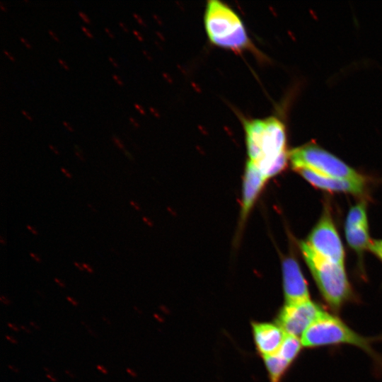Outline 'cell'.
Wrapping results in <instances>:
<instances>
[{"label": "cell", "instance_id": "obj_1", "mask_svg": "<svg viewBox=\"0 0 382 382\" xmlns=\"http://www.w3.org/2000/svg\"><path fill=\"white\" fill-rule=\"evenodd\" d=\"M249 161L269 178L284 169L289 159L284 123L276 117L244 121Z\"/></svg>", "mask_w": 382, "mask_h": 382}, {"label": "cell", "instance_id": "obj_2", "mask_svg": "<svg viewBox=\"0 0 382 382\" xmlns=\"http://www.w3.org/2000/svg\"><path fill=\"white\" fill-rule=\"evenodd\" d=\"M204 23L208 38L213 45L237 52L253 48L243 21L224 2L207 1Z\"/></svg>", "mask_w": 382, "mask_h": 382}, {"label": "cell", "instance_id": "obj_3", "mask_svg": "<svg viewBox=\"0 0 382 382\" xmlns=\"http://www.w3.org/2000/svg\"><path fill=\"white\" fill-rule=\"evenodd\" d=\"M299 246L323 298L332 309L338 310L351 296V287L344 265L324 257L306 241H301Z\"/></svg>", "mask_w": 382, "mask_h": 382}, {"label": "cell", "instance_id": "obj_4", "mask_svg": "<svg viewBox=\"0 0 382 382\" xmlns=\"http://www.w3.org/2000/svg\"><path fill=\"white\" fill-rule=\"evenodd\" d=\"M289 159L294 170L307 168L327 176L352 180H364L340 158L314 144L292 149Z\"/></svg>", "mask_w": 382, "mask_h": 382}, {"label": "cell", "instance_id": "obj_5", "mask_svg": "<svg viewBox=\"0 0 382 382\" xmlns=\"http://www.w3.org/2000/svg\"><path fill=\"white\" fill-rule=\"evenodd\" d=\"M306 347L350 344L370 352L369 341L354 332L339 318L324 312L302 335Z\"/></svg>", "mask_w": 382, "mask_h": 382}, {"label": "cell", "instance_id": "obj_6", "mask_svg": "<svg viewBox=\"0 0 382 382\" xmlns=\"http://www.w3.org/2000/svg\"><path fill=\"white\" fill-rule=\"evenodd\" d=\"M317 253L328 260L344 265L345 252L330 211L325 209L306 241Z\"/></svg>", "mask_w": 382, "mask_h": 382}, {"label": "cell", "instance_id": "obj_7", "mask_svg": "<svg viewBox=\"0 0 382 382\" xmlns=\"http://www.w3.org/2000/svg\"><path fill=\"white\" fill-rule=\"evenodd\" d=\"M324 312L311 300L286 303L279 313L277 322L284 332L297 337L302 335Z\"/></svg>", "mask_w": 382, "mask_h": 382}, {"label": "cell", "instance_id": "obj_8", "mask_svg": "<svg viewBox=\"0 0 382 382\" xmlns=\"http://www.w3.org/2000/svg\"><path fill=\"white\" fill-rule=\"evenodd\" d=\"M283 288L286 303L310 300L306 282L297 261L288 257L282 261Z\"/></svg>", "mask_w": 382, "mask_h": 382}, {"label": "cell", "instance_id": "obj_9", "mask_svg": "<svg viewBox=\"0 0 382 382\" xmlns=\"http://www.w3.org/2000/svg\"><path fill=\"white\" fill-rule=\"evenodd\" d=\"M296 170L313 186L323 190L349 192L354 195H361L364 190V180H352L336 178L307 168H299Z\"/></svg>", "mask_w": 382, "mask_h": 382}, {"label": "cell", "instance_id": "obj_10", "mask_svg": "<svg viewBox=\"0 0 382 382\" xmlns=\"http://www.w3.org/2000/svg\"><path fill=\"white\" fill-rule=\"evenodd\" d=\"M267 180L252 162L246 163L243 183L241 218L245 221Z\"/></svg>", "mask_w": 382, "mask_h": 382}, {"label": "cell", "instance_id": "obj_11", "mask_svg": "<svg viewBox=\"0 0 382 382\" xmlns=\"http://www.w3.org/2000/svg\"><path fill=\"white\" fill-rule=\"evenodd\" d=\"M255 342L258 352L267 357L276 354L284 339V330L272 323H253Z\"/></svg>", "mask_w": 382, "mask_h": 382}, {"label": "cell", "instance_id": "obj_12", "mask_svg": "<svg viewBox=\"0 0 382 382\" xmlns=\"http://www.w3.org/2000/svg\"><path fill=\"white\" fill-rule=\"evenodd\" d=\"M345 234L348 244L358 253L369 248L370 244L368 226H345Z\"/></svg>", "mask_w": 382, "mask_h": 382}, {"label": "cell", "instance_id": "obj_13", "mask_svg": "<svg viewBox=\"0 0 382 382\" xmlns=\"http://www.w3.org/2000/svg\"><path fill=\"white\" fill-rule=\"evenodd\" d=\"M265 362L271 382H279L290 364L277 353L265 357Z\"/></svg>", "mask_w": 382, "mask_h": 382}, {"label": "cell", "instance_id": "obj_14", "mask_svg": "<svg viewBox=\"0 0 382 382\" xmlns=\"http://www.w3.org/2000/svg\"><path fill=\"white\" fill-rule=\"evenodd\" d=\"M301 346L300 340L297 337L288 335L284 337L277 353L291 363L300 352Z\"/></svg>", "mask_w": 382, "mask_h": 382}, {"label": "cell", "instance_id": "obj_15", "mask_svg": "<svg viewBox=\"0 0 382 382\" xmlns=\"http://www.w3.org/2000/svg\"><path fill=\"white\" fill-rule=\"evenodd\" d=\"M368 226L366 207L364 201L352 207L347 214L345 226Z\"/></svg>", "mask_w": 382, "mask_h": 382}, {"label": "cell", "instance_id": "obj_16", "mask_svg": "<svg viewBox=\"0 0 382 382\" xmlns=\"http://www.w3.org/2000/svg\"><path fill=\"white\" fill-rule=\"evenodd\" d=\"M369 248L382 260V240L371 241Z\"/></svg>", "mask_w": 382, "mask_h": 382}, {"label": "cell", "instance_id": "obj_17", "mask_svg": "<svg viewBox=\"0 0 382 382\" xmlns=\"http://www.w3.org/2000/svg\"><path fill=\"white\" fill-rule=\"evenodd\" d=\"M81 323L86 328L89 335L96 338H98V335L92 330V328L88 325L86 324V322L81 320Z\"/></svg>", "mask_w": 382, "mask_h": 382}, {"label": "cell", "instance_id": "obj_18", "mask_svg": "<svg viewBox=\"0 0 382 382\" xmlns=\"http://www.w3.org/2000/svg\"><path fill=\"white\" fill-rule=\"evenodd\" d=\"M112 139L113 141L115 142V144L117 146V147H119L120 149H121L123 151L125 150L124 144L122 143V141L115 135H112Z\"/></svg>", "mask_w": 382, "mask_h": 382}, {"label": "cell", "instance_id": "obj_19", "mask_svg": "<svg viewBox=\"0 0 382 382\" xmlns=\"http://www.w3.org/2000/svg\"><path fill=\"white\" fill-rule=\"evenodd\" d=\"M0 301L5 306H9L12 303V301L5 295L1 294L0 296Z\"/></svg>", "mask_w": 382, "mask_h": 382}, {"label": "cell", "instance_id": "obj_20", "mask_svg": "<svg viewBox=\"0 0 382 382\" xmlns=\"http://www.w3.org/2000/svg\"><path fill=\"white\" fill-rule=\"evenodd\" d=\"M96 369L100 371L102 374L104 375L108 374V370L103 365L101 364H97Z\"/></svg>", "mask_w": 382, "mask_h": 382}, {"label": "cell", "instance_id": "obj_21", "mask_svg": "<svg viewBox=\"0 0 382 382\" xmlns=\"http://www.w3.org/2000/svg\"><path fill=\"white\" fill-rule=\"evenodd\" d=\"M66 299L69 302H70L74 306L76 307V306H79V302L75 299H74L73 297H71L70 296H66Z\"/></svg>", "mask_w": 382, "mask_h": 382}, {"label": "cell", "instance_id": "obj_22", "mask_svg": "<svg viewBox=\"0 0 382 382\" xmlns=\"http://www.w3.org/2000/svg\"><path fill=\"white\" fill-rule=\"evenodd\" d=\"M5 338L8 341H9L11 343H12L13 345H18V341L15 337H13V336L6 335Z\"/></svg>", "mask_w": 382, "mask_h": 382}, {"label": "cell", "instance_id": "obj_23", "mask_svg": "<svg viewBox=\"0 0 382 382\" xmlns=\"http://www.w3.org/2000/svg\"><path fill=\"white\" fill-rule=\"evenodd\" d=\"M7 326L15 332H18L21 330V328H18L16 325L10 322L7 323Z\"/></svg>", "mask_w": 382, "mask_h": 382}, {"label": "cell", "instance_id": "obj_24", "mask_svg": "<svg viewBox=\"0 0 382 382\" xmlns=\"http://www.w3.org/2000/svg\"><path fill=\"white\" fill-rule=\"evenodd\" d=\"M79 15L80 16V17L87 23H90V19L88 18V17L86 16V14H85L82 11H79Z\"/></svg>", "mask_w": 382, "mask_h": 382}, {"label": "cell", "instance_id": "obj_25", "mask_svg": "<svg viewBox=\"0 0 382 382\" xmlns=\"http://www.w3.org/2000/svg\"><path fill=\"white\" fill-rule=\"evenodd\" d=\"M82 266L84 268V270H86L88 273H91V274L93 273L94 272L93 269L91 267V266H90L87 263H83Z\"/></svg>", "mask_w": 382, "mask_h": 382}, {"label": "cell", "instance_id": "obj_26", "mask_svg": "<svg viewBox=\"0 0 382 382\" xmlns=\"http://www.w3.org/2000/svg\"><path fill=\"white\" fill-rule=\"evenodd\" d=\"M29 255H30V257H32L35 262H38V263H40V262H41V258H40L37 255H36L35 253H29Z\"/></svg>", "mask_w": 382, "mask_h": 382}, {"label": "cell", "instance_id": "obj_27", "mask_svg": "<svg viewBox=\"0 0 382 382\" xmlns=\"http://www.w3.org/2000/svg\"><path fill=\"white\" fill-rule=\"evenodd\" d=\"M54 281L55 282V283H57L60 287L62 288H65L66 287V284L64 282H62V280H60L59 278L57 277H54Z\"/></svg>", "mask_w": 382, "mask_h": 382}, {"label": "cell", "instance_id": "obj_28", "mask_svg": "<svg viewBox=\"0 0 382 382\" xmlns=\"http://www.w3.org/2000/svg\"><path fill=\"white\" fill-rule=\"evenodd\" d=\"M126 372L132 377H137V373L129 367L126 368Z\"/></svg>", "mask_w": 382, "mask_h": 382}, {"label": "cell", "instance_id": "obj_29", "mask_svg": "<svg viewBox=\"0 0 382 382\" xmlns=\"http://www.w3.org/2000/svg\"><path fill=\"white\" fill-rule=\"evenodd\" d=\"M64 373L66 374V375H67L69 378H72V379H74V378H76V376L75 375V374L73 373L72 371H71L69 370V369H65Z\"/></svg>", "mask_w": 382, "mask_h": 382}, {"label": "cell", "instance_id": "obj_30", "mask_svg": "<svg viewBox=\"0 0 382 382\" xmlns=\"http://www.w3.org/2000/svg\"><path fill=\"white\" fill-rule=\"evenodd\" d=\"M45 376L52 382H57L58 379L53 374H46Z\"/></svg>", "mask_w": 382, "mask_h": 382}, {"label": "cell", "instance_id": "obj_31", "mask_svg": "<svg viewBox=\"0 0 382 382\" xmlns=\"http://www.w3.org/2000/svg\"><path fill=\"white\" fill-rule=\"evenodd\" d=\"M61 171L69 179L73 178L72 175L64 168H61Z\"/></svg>", "mask_w": 382, "mask_h": 382}, {"label": "cell", "instance_id": "obj_32", "mask_svg": "<svg viewBox=\"0 0 382 382\" xmlns=\"http://www.w3.org/2000/svg\"><path fill=\"white\" fill-rule=\"evenodd\" d=\"M29 325L30 326H32L33 328H34L36 330H40L41 329V327L40 325H38L36 322L35 321H33V320H30L29 321Z\"/></svg>", "mask_w": 382, "mask_h": 382}, {"label": "cell", "instance_id": "obj_33", "mask_svg": "<svg viewBox=\"0 0 382 382\" xmlns=\"http://www.w3.org/2000/svg\"><path fill=\"white\" fill-rule=\"evenodd\" d=\"M8 368L10 370H11L13 372L16 373V374H19V372H20L19 369L17 368L16 366H13V364H8Z\"/></svg>", "mask_w": 382, "mask_h": 382}, {"label": "cell", "instance_id": "obj_34", "mask_svg": "<svg viewBox=\"0 0 382 382\" xmlns=\"http://www.w3.org/2000/svg\"><path fill=\"white\" fill-rule=\"evenodd\" d=\"M27 228L31 231V233L35 236H37L39 234V233L37 232V231L33 227V226H31L30 225H27L26 226Z\"/></svg>", "mask_w": 382, "mask_h": 382}, {"label": "cell", "instance_id": "obj_35", "mask_svg": "<svg viewBox=\"0 0 382 382\" xmlns=\"http://www.w3.org/2000/svg\"><path fill=\"white\" fill-rule=\"evenodd\" d=\"M19 328H21V330H23L25 332L28 334H31L32 332L31 330L24 325H21Z\"/></svg>", "mask_w": 382, "mask_h": 382}, {"label": "cell", "instance_id": "obj_36", "mask_svg": "<svg viewBox=\"0 0 382 382\" xmlns=\"http://www.w3.org/2000/svg\"><path fill=\"white\" fill-rule=\"evenodd\" d=\"M81 28L88 37H91V38L93 37V35L87 30V28L85 26L81 25Z\"/></svg>", "mask_w": 382, "mask_h": 382}, {"label": "cell", "instance_id": "obj_37", "mask_svg": "<svg viewBox=\"0 0 382 382\" xmlns=\"http://www.w3.org/2000/svg\"><path fill=\"white\" fill-rule=\"evenodd\" d=\"M112 78L115 79V81L120 86H123L122 81L120 79V78L115 74H112Z\"/></svg>", "mask_w": 382, "mask_h": 382}, {"label": "cell", "instance_id": "obj_38", "mask_svg": "<svg viewBox=\"0 0 382 382\" xmlns=\"http://www.w3.org/2000/svg\"><path fill=\"white\" fill-rule=\"evenodd\" d=\"M75 154L76 156L81 160V161H84L85 159L82 155V152L78 151L75 150Z\"/></svg>", "mask_w": 382, "mask_h": 382}, {"label": "cell", "instance_id": "obj_39", "mask_svg": "<svg viewBox=\"0 0 382 382\" xmlns=\"http://www.w3.org/2000/svg\"><path fill=\"white\" fill-rule=\"evenodd\" d=\"M74 266L78 268L81 272H83L84 271V268L83 267L82 265L79 264V262H74Z\"/></svg>", "mask_w": 382, "mask_h": 382}, {"label": "cell", "instance_id": "obj_40", "mask_svg": "<svg viewBox=\"0 0 382 382\" xmlns=\"http://www.w3.org/2000/svg\"><path fill=\"white\" fill-rule=\"evenodd\" d=\"M58 62L66 70L69 69V66L65 64V62L60 58H59L58 59Z\"/></svg>", "mask_w": 382, "mask_h": 382}, {"label": "cell", "instance_id": "obj_41", "mask_svg": "<svg viewBox=\"0 0 382 382\" xmlns=\"http://www.w3.org/2000/svg\"><path fill=\"white\" fill-rule=\"evenodd\" d=\"M49 34L52 37L53 39H54L56 41H59V38L57 36L53 33V31L50 29L48 30Z\"/></svg>", "mask_w": 382, "mask_h": 382}, {"label": "cell", "instance_id": "obj_42", "mask_svg": "<svg viewBox=\"0 0 382 382\" xmlns=\"http://www.w3.org/2000/svg\"><path fill=\"white\" fill-rule=\"evenodd\" d=\"M19 39L28 48H31V45L22 37H19Z\"/></svg>", "mask_w": 382, "mask_h": 382}, {"label": "cell", "instance_id": "obj_43", "mask_svg": "<svg viewBox=\"0 0 382 382\" xmlns=\"http://www.w3.org/2000/svg\"><path fill=\"white\" fill-rule=\"evenodd\" d=\"M102 320L108 325H111V321L109 320V318L105 316H101Z\"/></svg>", "mask_w": 382, "mask_h": 382}, {"label": "cell", "instance_id": "obj_44", "mask_svg": "<svg viewBox=\"0 0 382 382\" xmlns=\"http://www.w3.org/2000/svg\"><path fill=\"white\" fill-rule=\"evenodd\" d=\"M62 124L64 125V127H66L70 132H73V129L72 127L69 125V123H67L66 121H63L62 122Z\"/></svg>", "mask_w": 382, "mask_h": 382}, {"label": "cell", "instance_id": "obj_45", "mask_svg": "<svg viewBox=\"0 0 382 382\" xmlns=\"http://www.w3.org/2000/svg\"><path fill=\"white\" fill-rule=\"evenodd\" d=\"M3 52L11 61H15L13 57H12L6 50H3Z\"/></svg>", "mask_w": 382, "mask_h": 382}, {"label": "cell", "instance_id": "obj_46", "mask_svg": "<svg viewBox=\"0 0 382 382\" xmlns=\"http://www.w3.org/2000/svg\"><path fill=\"white\" fill-rule=\"evenodd\" d=\"M43 369L45 370V371L46 372V374H54V371H52L50 368L48 367H46V366H44L43 367Z\"/></svg>", "mask_w": 382, "mask_h": 382}, {"label": "cell", "instance_id": "obj_47", "mask_svg": "<svg viewBox=\"0 0 382 382\" xmlns=\"http://www.w3.org/2000/svg\"><path fill=\"white\" fill-rule=\"evenodd\" d=\"M21 112L23 113V115H24L26 117L27 119H28V120L32 121V117L29 115V114L27 112H25L24 110H22Z\"/></svg>", "mask_w": 382, "mask_h": 382}, {"label": "cell", "instance_id": "obj_48", "mask_svg": "<svg viewBox=\"0 0 382 382\" xmlns=\"http://www.w3.org/2000/svg\"><path fill=\"white\" fill-rule=\"evenodd\" d=\"M108 59L112 62V64L115 67H118V66H119L118 64L116 63V62L115 61V59H114L112 57L109 56V57H108Z\"/></svg>", "mask_w": 382, "mask_h": 382}, {"label": "cell", "instance_id": "obj_49", "mask_svg": "<svg viewBox=\"0 0 382 382\" xmlns=\"http://www.w3.org/2000/svg\"><path fill=\"white\" fill-rule=\"evenodd\" d=\"M49 147L50 149H52L54 151L55 154H57V155L59 154L58 150L54 146H52V144H49Z\"/></svg>", "mask_w": 382, "mask_h": 382}, {"label": "cell", "instance_id": "obj_50", "mask_svg": "<svg viewBox=\"0 0 382 382\" xmlns=\"http://www.w3.org/2000/svg\"><path fill=\"white\" fill-rule=\"evenodd\" d=\"M129 204H130L132 207H134L137 210H139V206H138L134 202L130 201V202H129Z\"/></svg>", "mask_w": 382, "mask_h": 382}, {"label": "cell", "instance_id": "obj_51", "mask_svg": "<svg viewBox=\"0 0 382 382\" xmlns=\"http://www.w3.org/2000/svg\"><path fill=\"white\" fill-rule=\"evenodd\" d=\"M119 25L124 29L125 32H128V29L122 22L119 21Z\"/></svg>", "mask_w": 382, "mask_h": 382}, {"label": "cell", "instance_id": "obj_52", "mask_svg": "<svg viewBox=\"0 0 382 382\" xmlns=\"http://www.w3.org/2000/svg\"><path fill=\"white\" fill-rule=\"evenodd\" d=\"M124 151L125 154L129 159H131V160L133 159L132 156L130 154V153H129V151H127V150H125V151Z\"/></svg>", "mask_w": 382, "mask_h": 382}, {"label": "cell", "instance_id": "obj_53", "mask_svg": "<svg viewBox=\"0 0 382 382\" xmlns=\"http://www.w3.org/2000/svg\"><path fill=\"white\" fill-rule=\"evenodd\" d=\"M0 243L3 245L6 244V241L2 236H0Z\"/></svg>", "mask_w": 382, "mask_h": 382}, {"label": "cell", "instance_id": "obj_54", "mask_svg": "<svg viewBox=\"0 0 382 382\" xmlns=\"http://www.w3.org/2000/svg\"><path fill=\"white\" fill-rule=\"evenodd\" d=\"M105 31L108 33V34L110 35V37L113 38L114 35L109 30L108 28H105Z\"/></svg>", "mask_w": 382, "mask_h": 382}, {"label": "cell", "instance_id": "obj_55", "mask_svg": "<svg viewBox=\"0 0 382 382\" xmlns=\"http://www.w3.org/2000/svg\"><path fill=\"white\" fill-rule=\"evenodd\" d=\"M133 16H134V17H135V18L138 20V21H139L140 23H142V20L139 17V16H138L137 13H133Z\"/></svg>", "mask_w": 382, "mask_h": 382}, {"label": "cell", "instance_id": "obj_56", "mask_svg": "<svg viewBox=\"0 0 382 382\" xmlns=\"http://www.w3.org/2000/svg\"><path fill=\"white\" fill-rule=\"evenodd\" d=\"M133 33H134V34L135 35L137 36V37H138L140 40H142V37H141L139 36V33H138L137 30H133Z\"/></svg>", "mask_w": 382, "mask_h": 382}, {"label": "cell", "instance_id": "obj_57", "mask_svg": "<svg viewBox=\"0 0 382 382\" xmlns=\"http://www.w3.org/2000/svg\"><path fill=\"white\" fill-rule=\"evenodd\" d=\"M0 8L4 11H6V8L4 6V4L1 2H0Z\"/></svg>", "mask_w": 382, "mask_h": 382}, {"label": "cell", "instance_id": "obj_58", "mask_svg": "<svg viewBox=\"0 0 382 382\" xmlns=\"http://www.w3.org/2000/svg\"><path fill=\"white\" fill-rule=\"evenodd\" d=\"M131 122H132L136 127H139L138 124L134 121V120L132 117L129 118Z\"/></svg>", "mask_w": 382, "mask_h": 382}, {"label": "cell", "instance_id": "obj_59", "mask_svg": "<svg viewBox=\"0 0 382 382\" xmlns=\"http://www.w3.org/2000/svg\"><path fill=\"white\" fill-rule=\"evenodd\" d=\"M88 207L94 212H96V209L91 204H88Z\"/></svg>", "mask_w": 382, "mask_h": 382}, {"label": "cell", "instance_id": "obj_60", "mask_svg": "<svg viewBox=\"0 0 382 382\" xmlns=\"http://www.w3.org/2000/svg\"><path fill=\"white\" fill-rule=\"evenodd\" d=\"M134 106H135L136 108L139 109L140 111H141L142 113H144V111L140 108V107L139 106L138 104H136V103H135V104H134Z\"/></svg>", "mask_w": 382, "mask_h": 382}, {"label": "cell", "instance_id": "obj_61", "mask_svg": "<svg viewBox=\"0 0 382 382\" xmlns=\"http://www.w3.org/2000/svg\"><path fill=\"white\" fill-rule=\"evenodd\" d=\"M36 292L38 294V295H40L42 298H45V296L42 295V293H41V292L39 291H36Z\"/></svg>", "mask_w": 382, "mask_h": 382}]
</instances>
